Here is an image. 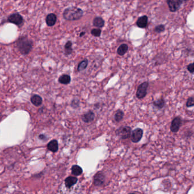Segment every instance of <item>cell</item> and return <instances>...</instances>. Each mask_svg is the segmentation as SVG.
<instances>
[{
    "instance_id": "obj_24",
    "label": "cell",
    "mask_w": 194,
    "mask_h": 194,
    "mask_svg": "<svg viewBox=\"0 0 194 194\" xmlns=\"http://www.w3.org/2000/svg\"><path fill=\"white\" fill-rule=\"evenodd\" d=\"M91 34L94 36L99 37L101 34V30L100 28H93L91 30Z\"/></svg>"
},
{
    "instance_id": "obj_5",
    "label": "cell",
    "mask_w": 194,
    "mask_h": 194,
    "mask_svg": "<svg viewBox=\"0 0 194 194\" xmlns=\"http://www.w3.org/2000/svg\"><path fill=\"white\" fill-rule=\"evenodd\" d=\"M7 21L10 23H12L15 24L17 26H20L23 22V18L21 14L19 13H14L11 14L7 18Z\"/></svg>"
},
{
    "instance_id": "obj_22",
    "label": "cell",
    "mask_w": 194,
    "mask_h": 194,
    "mask_svg": "<svg viewBox=\"0 0 194 194\" xmlns=\"http://www.w3.org/2000/svg\"><path fill=\"white\" fill-rule=\"evenodd\" d=\"M88 60L85 59L78 64L77 67L78 71L79 72L83 71L84 69H86V68L88 67Z\"/></svg>"
},
{
    "instance_id": "obj_27",
    "label": "cell",
    "mask_w": 194,
    "mask_h": 194,
    "mask_svg": "<svg viewBox=\"0 0 194 194\" xmlns=\"http://www.w3.org/2000/svg\"><path fill=\"white\" fill-rule=\"evenodd\" d=\"M79 104H80V101L78 100H73L71 103V106L73 108H77L79 106Z\"/></svg>"
},
{
    "instance_id": "obj_29",
    "label": "cell",
    "mask_w": 194,
    "mask_h": 194,
    "mask_svg": "<svg viewBox=\"0 0 194 194\" xmlns=\"http://www.w3.org/2000/svg\"><path fill=\"white\" fill-rule=\"evenodd\" d=\"M39 139L41 140H44V139H47V137L44 134H41L39 136Z\"/></svg>"
},
{
    "instance_id": "obj_17",
    "label": "cell",
    "mask_w": 194,
    "mask_h": 194,
    "mask_svg": "<svg viewBox=\"0 0 194 194\" xmlns=\"http://www.w3.org/2000/svg\"><path fill=\"white\" fill-rule=\"evenodd\" d=\"M71 170H72V174L75 176L81 175L83 173V168L80 166L77 165H73L71 168Z\"/></svg>"
},
{
    "instance_id": "obj_31",
    "label": "cell",
    "mask_w": 194,
    "mask_h": 194,
    "mask_svg": "<svg viewBox=\"0 0 194 194\" xmlns=\"http://www.w3.org/2000/svg\"><path fill=\"white\" fill-rule=\"evenodd\" d=\"M135 194V193H130V194Z\"/></svg>"
},
{
    "instance_id": "obj_13",
    "label": "cell",
    "mask_w": 194,
    "mask_h": 194,
    "mask_svg": "<svg viewBox=\"0 0 194 194\" xmlns=\"http://www.w3.org/2000/svg\"><path fill=\"white\" fill-rule=\"evenodd\" d=\"M47 148L49 151L56 152L59 150V144L56 139L51 140L47 145Z\"/></svg>"
},
{
    "instance_id": "obj_19",
    "label": "cell",
    "mask_w": 194,
    "mask_h": 194,
    "mask_svg": "<svg viewBox=\"0 0 194 194\" xmlns=\"http://www.w3.org/2000/svg\"><path fill=\"white\" fill-rule=\"evenodd\" d=\"M128 50V45L126 44H122L118 47V50H117V53L119 55H124L127 52Z\"/></svg>"
},
{
    "instance_id": "obj_14",
    "label": "cell",
    "mask_w": 194,
    "mask_h": 194,
    "mask_svg": "<svg viewBox=\"0 0 194 194\" xmlns=\"http://www.w3.org/2000/svg\"><path fill=\"white\" fill-rule=\"evenodd\" d=\"M148 22V18L146 15H143L139 17L136 22L138 26L140 28H146L147 26Z\"/></svg>"
},
{
    "instance_id": "obj_8",
    "label": "cell",
    "mask_w": 194,
    "mask_h": 194,
    "mask_svg": "<svg viewBox=\"0 0 194 194\" xmlns=\"http://www.w3.org/2000/svg\"><path fill=\"white\" fill-rule=\"evenodd\" d=\"M105 182V176L101 171L98 172L94 176L93 183L96 186H102Z\"/></svg>"
},
{
    "instance_id": "obj_6",
    "label": "cell",
    "mask_w": 194,
    "mask_h": 194,
    "mask_svg": "<svg viewBox=\"0 0 194 194\" xmlns=\"http://www.w3.org/2000/svg\"><path fill=\"white\" fill-rule=\"evenodd\" d=\"M143 131L141 128H136L132 131L131 133V141L133 143H138L143 137Z\"/></svg>"
},
{
    "instance_id": "obj_7",
    "label": "cell",
    "mask_w": 194,
    "mask_h": 194,
    "mask_svg": "<svg viewBox=\"0 0 194 194\" xmlns=\"http://www.w3.org/2000/svg\"><path fill=\"white\" fill-rule=\"evenodd\" d=\"M183 2V1L180 0H169L167 1V3L170 11L172 12H175L179 9Z\"/></svg>"
},
{
    "instance_id": "obj_28",
    "label": "cell",
    "mask_w": 194,
    "mask_h": 194,
    "mask_svg": "<svg viewBox=\"0 0 194 194\" xmlns=\"http://www.w3.org/2000/svg\"><path fill=\"white\" fill-rule=\"evenodd\" d=\"M187 69L191 73H194V63L190 64L187 66Z\"/></svg>"
},
{
    "instance_id": "obj_25",
    "label": "cell",
    "mask_w": 194,
    "mask_h": 194,
    "mask_svg": "<svg viewBox=\"0 0 194 194\" xmlns=\"http://www.w3.org/2000/svg\"><path fill=\"white\" fill-rule=\"evenodd\" d=\"M165 30V26L163 25H159V26H157L154 28V31L157 33H160L163 31H164Z\"/></svg>"
},
{
    "instance_id": "obj_21",
    "label": "cell",
    "mask_w": 194,
    "mask_h": 194,
    "mask_svg": "<svg viewBox=\"0 0 194 194\" xmlns=\"http://www.w3.org/2000/svg\"><path fill=\"white\" fill-rule=\"evenodd\" d=\"M124 115L125 114L123 111L120 109H118L115 112V113L114 115V120H115V121L119 123L123 120Z\"/></svg>"
},
{
    "instance_id": "obj_1",
    "label": "cell",
    "mask_w": 194,
    "mask_h": 194,
    "mask_svg": "<svg viewBox=\"0 0 194 194\" xmlns=\"http://www.w3.org/2000/svg\"><path fill=\"white\" fill-rule=\"evenodd\" d=\"M83 10L78 7H69L65 9L63 12V18L67 21H77L83 16Z\"/></svg>"
},
{
    "instance_id": "obj_15",
    "label": "cell",
    "mask_w": 194,
    "mask_h": 194,
    "mask_svg": "<svg viewBox=\"0 0 194 194\" xmlns=\"http://www.w3.org/2000/svg\"><path fill=\"white\" fill-rule=\"evenodd\" d=\"M31 102L32 104L36 106H39L42 105L43 103V99L42 97L38 95H34L30 98Z\"/></svg>"
},
{
    "instance_id": "obj_16",
    "label": "cell",
    "mask_w": 194,
    "mask_h": 194,
    "mask_svg": "<svg viewBox=\"0 0 194 194\" xmlns=\"http://www.w3.org/2000/svg\"><path fill=\"white\" fill-rule=\"evenodd\" d=\"M93 25L97 28H103L104 25V21L101 17H96L93 21Z\"/></svg>"
},
{
    "instance_id": "obj_26",
    "label": "cell",
    "mask_w": 194,
    "mask_h": 194,
    "mask_svg": "<svg viewBox=\"0 0 194 194\" xmlns=\"http://www.w3.org/2000/svg\"><path fill=\"white\" fill-rule=\"evenodd\" d=\"M186 106L187 107H190L194 106V97H190L186 103Z\"/></svg>"
},
{
    "instance_id": "obj_10",
    "label": "cell",
    "mask_w": 194,
    "mask_h": 194,
    "mask_svg": "<svg viewBox=\"0 0 194 194\" xmlns=\"http://www.w3.org/2000/svg\"><path fill=\"white\" fill-rule=\"evenodd\" d=\"M95 119V114L93 111H89L83 115L82 120L85 123H90Z\"/></svg>"
},
{
    "instance_id": "obj_18",
    "label": "cell",
    "mask_w": 194,
    "mask_h": 194,
    "mask_svg": "<svg viewBox=\"0 0 194 194\" xmlns=\"http://www.w3.org/2000/svg\"><path fill=\"white\" fill-rule=\"evenodd\" d=\"M71 82V77L69 75L64 74L59 78V82L62 84H68Z\"/></svg>"
},
{
    "instance_id": "obj_11",
    "label": "cell",
    "mask_w": 194,
    "mask_h": 194,
    "mask_svg": "<svg viewBox=\"0 0 194 194\" xmlns=\"http://www.w3.org/2000/svg\"><path fill=\"white\" fill-rule=\"evenodd\" d=\"M46 21L47 25L48 26L52 27V26H54L56 23L57 17L55 14H54V13H50L47 16Z\"/></svg>"
},
{
    "instance_id": "obj_23",
    "label": "cell",
    "mask_w": 194,
    "mask_h": 194,
    "mask_svg": "<svg viewBox=\"0 0 194 194\" xmlns=\"http://www.w3.org/2000/svg\"><path fill=\"white\" fill-rule=\"evenodd\" d=\"M165 102L163 98H159V100L153 102V105L159 109L162 108L165 106Z\"/></svg>"
},
{
    "instance_id": "obj_20",
    "label": "cell",
    "mask_w": 194,
    "mask_h": 194,
    "mask_svg": "<svg viewBox=\"0 0 194 194\" xmlns=\"http://www.w3.org/2000/svg\"><path fill=\"white\" fill-rule=\"evenodd\" d=\"M64 51H65V54L66 55H69L72 53V51H73L72 43L70 41H68L65 44Z\"/></svg>"
},
{
    "instance_id": "obj_2",
    "label": "cell",
    "mask_w": 194,
    "mask_h": 194,
    "mask_svg": "<svg viewBox=\"0 0 194 194\" xmlns=\"http://www.w3.org/2000/svg\"><path fill=\"white\" fill-rule=\"evenodd\" d=\"M17 48L23 55H28L31 51L33 43L26 36H21L17 42Z\"/></svg>"
},
{
    "instance_id": "obj_3",
    "label": "cell",
    "mask_w": 194,
    "mask_h": 194,
    "mask_svg": "<svg viewBox=\"0 0 194 194\" xmlns=\"http://www.w3.org/2000/svg\"><path fill=\"white\" fill-rule=\"evenodd\" d=\"M131 128L128 126H121L118 129L115 133L120 138L122 139H128L131 136Z\"/></svg>"
},
{
    "instance_id": "obj_9",
    "label": "cell",
    "mask_w": 194,
    "mask_h": 194,
    "mask_svg": "<svg viewBox=\"0 0 194 194\" xmlns=\"http://www.w3.org/2000/svg\"><path fill=\"white\" fill-rule=\"evenodd\" d=\"M182 125V120L180 117H177L173 119L170 126V130L173 133L178 132L180 126Z\"/></svg>"
},
{
    "instance_id": "obj_12",
    "label": "cell",
    "mask_w": 194,
    "mask_h": 194,
    "mask_svg": "<svg viewBox=\"0 0 194 194\" xmlns=\"http://www.w3.org/2000/svg\"><path fill=\"white\" fill-rule=\"evenodd\" d=\"M78 181V179L75 176H68L65 179V185L67 188H70L75 185Z\"/></svg>"
},
{
    "instance_id": "obj_30",
    "label": "cell",
    "mask_w": 194,
    "mask_h": 194,
    "mask_svg": "<svg viewBox=\"0 0 194 194\" xmlns=\"http://www.w3.org/2000/svg\"><path fill=\"white\" fill-rule=\"evenodd\" d=\"M85 34V32H82V33L80 34V36L81 37V36H83Z\"/></svg>"
},
{
    "instance_id": "obj_4",
    "label": "cell",
    "mask_w": 194,
    "mask_h": 194,
    "mask_svg": "<svg viewBox=\"0 0 194 194\" xmlns=\"http://www.w3.org/2000/svg\"><path fill=\"white\" fill-rule=\"evenodd\" d=\"M149 86V83L148 82H145L141 84L138 88L136 92V97L139 99H142L146 97L147 94V89Z\"/></svg>"
}]
</instances>
